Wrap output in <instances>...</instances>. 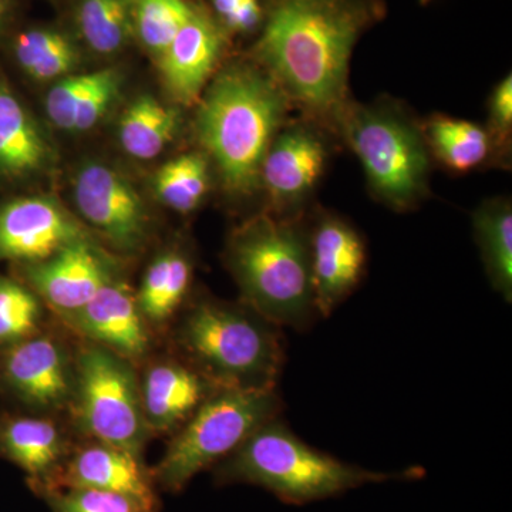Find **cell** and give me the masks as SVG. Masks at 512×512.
Wrapping results in <instances>:
<instances>
[{
  "instance_id": "1",
  "label": "cell",
  "mask_w": 512,
  "mask_h": 512,
  "mask_svg": "<svg viewBox=\"0 0 512 512\" xmlns=\"http://www.w3.org/2000/svg\"><path fill=\"white\" fill-rule=\"evenodd\" d=\"M366 10L359 0H281L269 13L256 56L289 100L339 117Z\"/></svg>"
},
{
  "instance_id": "2",
  "label": "cell",
  "mask_w": 512,
  "mask_h": 512,
  "mask_svg": "<svg viewBox=\"0 0 512 512\" xmlns=\"http://www.w3.org/2000/svg\"><path fill=\"white\" fill-rule=\"evenodd\" d=\"M286 94L248 66L225 70L201 101L197 134L232 195L261 185V167L286 114Z\"/></svg>"
},
{
  "instance_id": "3",
  "label": "cell",
  "mask_w": 512,
  "mask_h": 512,
  "mask_svg": "<svg viewBox=\"0 0 512 512\" xmlns=\"http://www.w3.org/2000/svg\"><path fill=\"white\" fill-rule=\"evenodd\" d=\"M423 474L420 468L379 473L343 463L306 444L278 417L259 427L214 467L217 484L258 485L293 505L326 500L367 484L414 480Z\"/></svg>"
},
{
  "instance_id": "4",
  "label": "cell",
  "mask_w": 512,
  "mask_h": 512,
  "mask_svg": "<svg viewBox=\"0 0 512 512\" xmlns=\"http://www.w3.org/2000/svg\"><path fill=\"white\" fill-rule=\"evenodd\" d=\"M227 264L245 305L276 326L305 330L318 315L308 235L291 220L259 215L232 232Z\"/></svg>"
},
{
  "instance_id": "5",
  "label": "cell",
  "mask_w": 512,
  "mask_h": 512,
  "mask_svg": "<svg viewBox=\"0 0 512 512\" xmlns=\"http://www.w3.org/2000/svg\"><path fill=\"white\" fill-rule=\"evenodd\" d=\"M175 340L185 362L218 389H276L284 367L281 329L245 303H194Z\"/></svg>"
},
{
  "instance_id": "6",
  "label": "cell",
  "mask_w": 512,
  "mask_h": 512,
  "mask_svg": "<svg viewBox=\"0 0 512 512\" xmlns=\"http://www.w3.org/2000/svg\"><path fill=\"white\" fill-rule=\"evenodd\" d=\"M281 410L276 389L215 390L171 439L151 470L154 483L168 493H180L192 478L217 466Z\"/></svg>"
},
{
  "instance_id": "7",
  "label": "cell",
  "mask_w": 512,
  "mask_h": 512,
  "mask_svg": "<svg viewBox=\"0 0 512 512\" xmlns=\"http://www.w3.org/2000/svg\"><path fill=\"white\" fill-rule=\"evenodd\" d=\"M338 119L379 200L394 210L419 202L427 188L429 156L412 121L386 107H345Z\"/></svg>"
},
{
  "instance_id": "8",
  "label": "cell",
  "mask_w": 512,
  "mask_h": 512,
  "mask_svg": "<svg viewBox=\"0 0 512 512\" xmlns=\"http://www.w3.org/2000/svg\"><path fill=\"white\" fill-rule=\"evenodd\" d=\"M77 421L94 441L141 456L148 430L133 363L89 343L74 357L72 397Z\"/></svg>"
},
{
  "instance_id": "9",
  "label": "cell",
  "mask_w": 512,
  "mask_h": 512,
  "mask_svg": "<svg viewBox=\"0 0 512 512\" xmlns=\"http://www.w3.org/2000/svg\"><path fill=\"white\" fill-rule=\"evenodd\" d=\"M0 387L30 409L56 412L72 404L74 359L59 339L36 333L0 350Z\"/></svg>"
},
{
  "instance_id": "10",
  "label": "cell",
  "mask_w": 512,
  "mask_h": 512,
  "mask_svg": "<svg viewBox=\"0 0 512 512\" xmlns=\"http://www.w3.org/2000/svg\"><path fill=\"white\" fill-rule=\"evenodd\" d=\"M74 200L84 220L124 254L146 244L148 222L140 195L123 175L103 164H89L74 183Z\"/></svg>"
},
{
  "instance_id": "11",
  "label": "cell",
  "mask_w": 512,
  "mask_h": 512,
  "mask_svg": "<svg viewBox=\"0 0 512 512\" xmlns=\"http://www.w3.org/2000/svg\"><path fill=\"white\" fill-rule=\"evenodd\" d=\"M87 239L80 225L42 197L15 198L0 207V259L36 264Z\"/></svg>"
},
{
  "instance_id": "12",
  "label": "cell",
  "mask_w": 512,
  "mask_h": 512,
  "mask_svg": "<svg viewBox=\"0 0 512 512\" xmlns=\"http://www.w3.org/2000/svg\"><path fill=\"white\" fill-rule=\"evenodd\" d=\"M90 343L140 362L151 346L150 326L138 308L137 296L123 282L111 279L80 311L62 318Z\"/></svg>"
},
{
  "instance_id": "13",
  "label": "cell",
  "mask_w": 512,
  "mask_h": 512,
  "mask_svg": "<svg viewBox=\"0 0 512 512\" xmlns=\"http://www.w3.org/2000/svg\"><path fill=\"white\" fill-rule=\"evenodd\" d=\"M308 239L315 308L326 318L359 284L366 265L365 244L355 228L335 217L322 218Z\"/></svg>"
},
{
  "instance_id": "14",
  "label": "cell",
  "mask_w": 512,
  "mask_h": 512,
  "mask_svg": "<svg viewBox=\"0 0 512 512\" xmlns=\"http://www.w3.org/2000/svg\"><path fill=\"white\" fill-rule=\"evenodd\" d=\"M59 487L110 491L134 498L151 512L160 511L157 485L141 457L100 441L93 440L69 454L50 488Z\"/></svg>"
},
{
  "instance_id": "15",
  "label": "cell",
  "mask_w": 512,
  "mask_h": 512,
  "mask_svg": "<svg viewBox=\"0 0 512 512\" xmlns=\"http://www.w3.org/2000/svg\"><path fill=\"white\" fill-rule=\"evenodd\" d=\"M23 272L32 291L60 318L80 311L113 279L109 266L89 239L67 245L45 261L25 264Z\"/></svg>"
},
{
  "instance_id": "16",
  "label": "cell",
  "mask_w": 512,
  "mask_h": 512,
  "mask_svg": "<svg viewBox=\"0 0 512 512\" xmlns=\"http://www.w3.org/2000/svg\"><path fill=\"white\" fill-rule=\"evenodd\" d=\"M217 389L185 360H158L147 367L140 382L148 430L167 433L180 429Z\"/></svg>"
},
{
  "instance_id": "17",
  "label": "cell",
  "mask_w": 512,
  "mask_h": 512,
  "mask_svg": "<svg viewBox=\"0 0 512 512\" xmlns=\"http://www.w3.org/2000/svg\"><path fill=\"white\" fill-rule=\"evenodd\" d=\"M326 147L318 134L293 127L272 141L261 167V185L276 207H292L318 183Z\"/></svg>"
},
{
  "instance_id": "18",
  "label": "cell",
  "mask_w": 512,
  "mask_h": 512,
  "mask_svg": "<svg viewBox=\"0 0 512 512\" xmlns=\"http://www.w3.org/2000/svg\"><path fill=\"white\" fill-rule=\"evenodd\" d=\"M224 47L217 23L195 9L173 42L161 53L160 67L165 86L180 103L200 97Z\"/></svg>"
},
{
  "instance_id": "19",
  "label": "cell",
  "mask_w": 512,
  "mask_h": 512,
  "mask_svg": "<svg viewBox=\"0 0 512 512\" xmlns=\"http://www.w3.org/2000/svg\"><path fill=\"white\" fill-rule=\"evenodd\" d=\"M69 454L66 436L49 417L6 416L0 420V456L25 471L36 493L52 487Z\"/></svg>"
},
{
  "instance_id": "20",
  "label": "cell",
  "mask_w": 512,
  "mask_h": 512,
  "mask_svg": "<svg viewBox=\"0 0 512 512\" xmlns=\"http://www.w3.org/2000/svg\"><path fill=\"white\" fill-rule=\"evenodd\" d=\"M49 147L12 87L0 79V178L9 183L42 171Z\"/></svg>"
},
{
  "instance_id": "21",
  "label": "cell",
  "mask_w": 512,
  "mask_h": 512,
  "mask_svg": "<svg viewBox=\"0 0 512 512\" xmlns=\"http://www.w3.org/2000/svg\"><path fill=\"white\" fill-rule=\"evenodd\" d=\"M191 276V261L181 252H167L148 266L136 295L148 326H163L173 318L190 289Z\"/></svg>"
},
{
  "instance_id": "22",
  "label": "cell",
  "mask_w": 512,
  "mask_h": 512,
  "mask_svg": "<svg viewBox=\"0 0 512 512\" xmlns=\"http://www.w3.org/2000/svg\"><path fill=\"white\" fill-rule=\"evenodd\" d=\"M474 231L488 278L495 291L511 302L512 211L510 202H485L474 214Z\"/></svg>"
},
{
  "instance_id": "23",
  "label": "cell",
  "mask_w": 512,
  "mask_h": 512,
  "mask_svg": "<svg viewBox=\"0 0 512 512\" xmlns=\"http://www.w3.org/2000/svg\"><path fill=\"white\" fill-rule=\"evenodd\" d=\"M178 114L151 96H141L124 111L120 120V143L138 160L157 157L173 140Z\"/></svg>"
},
{
  "instance_id": "24",
  "label": "cell",
  "mask_w": 512,
  "mask_h": 512,
  "mask_svg": "<svg viewBox=\"0 0 512 512\" xmlns=\"http://www.w3.org/2000/svg\"><path fill=\"white\" fill-rule=\"evenodd\" d=\"M12 53L20 69L40 82L67 76L79 59L72 40L49 28L22 30L13 37Z\"/></svg>"
},
{
  "instance_id": "25",
  "label": "cell",
  "mask_w": 512,
  "mask_h": 512,
  "mask_svg": "<svg viewBox=\"0 0 512 512\" xmlns=\"http://www.w3.org/2000/svg\"><path fill=\"white\" fill-rule=\"evenodd\" d=\"M76 25L93 52L103 56L119 53L134 35L131 0H79Z\"/></svg>"
},
{
  "instance_id": "26",
  "label": "cell",
  "mask_w": 512,
  "mask_h": 512,
  "mask_svg": "<svg viewBox=\"0 0 512 512\" xmlns=\"http://www.w3.org/2000/svg\"><path fill=\"white\" fill-rule=\"evenodd\" d=\"M427 140L436 156L456 171L477 167L490 151L487 131L470 121L436 117L427 128Z\"/></svg>"
},
{
  "instance_id": "27",
  "label": "cell",
  "mask_w": 512,
  "mask_h": 512,
  "mask_svg": "<svg viewBox=\"0 0 512 512\" xmlns=\"http://www.w3.org/2000/svg\"><path fill=\"white\" fill-rule=\"evenodd\" d=\"M208 165L201 154H184L160 168L156 190L167 207L187 214L194 211L208 191Z\"/></svg>"
},
{
  "instance_id": "28",
  "label": "cell",
  "mask_w": 512,
  "mask_h": 512,
  "mask_svg": "<svg viewBox=\"0 0 512 512\" xmlns=\"http://www.w3.org/2000/svg\"><path fill=\"white\" fill-rule=\"evenodd\" d=\"M192 12L185 0H131L134 35L148 52L160 56Z\"/></svg>"
},
{
  "instance_id": "29",
  "label": "cell",
  "mask_w": 512,
  "mask_h": 512,
  "mask_svg": "<svg viewBox=\"0 0 512 512\" xmlns=\"http://www.w3.org/2000/svg\"><path fill=\"white\" fill-rule=\"evenodd\" d=\"M42 303L28 286L0 276V350L40 332Z\"/></svg>"
},
{
  "instance_id": "30",
  "label": "cell",
  "mask_w": 512,
  "mask_h": 512,
  "mask_svg": "<svg viewBox=\"0 0 512 512\" xmlns=\"http://www.w3.org/2000/svg\"><path fill=\"white\" fill-rule=\"evenodd\" d=\"M42 495L53 512H151L134 498L94 488H50Z\"/></svg>"
},
{
  "instance_id": "31",
  "label": "cell",
  "mask_w": 512,
  "mask_h": 512,
  "mask_svg": "<svg viewBox=\"0 0 512 512\" xmlns=\"http://www.w3.org/2000/svg\"><path fill=\"white\" fill-rule=\"evenodd\" d=\"M120 84L119 70L104 69L93 72L92 82L77 106L73 131H87L97 126L119 94Z\"/></svg>"
},
{
  "instance_id": "32",
  "label": "cell",
  "mask_w": 512,
  "mask_h": 512,
  "mask_svg": "<svg viewBox=\"0 0 512 512\" xmlns=\"http://www.w3.org/2000/svg\"><path fill=\"white\" fill-rule=\"evenodd\" d=\"M92 73L64 77L46 97V111L55 126L73 131L74 116L84 92L92 82Z\"/></svg>"
},
{
  "instance_id": "33",
  "label": "cell",
  "mask_w": 512,
  "mask_h": 512,
  "mask_svg": "<svg viewBox=\"0 0 512 512\" xmlns=\"http://www.w3.org/2000/svg\"><path fill=\"white\" fill-rule=\"evenodd\" d=\"M491 127L494 133L505 138L510 133L512 123V80L505 77L503 82L495 87L490 101Z\"/></svg>"
},
{
  "instance_id": "34",
  "label": "cell",
  "mask_w": 512,
  "mask_h": 512,
  "mask_svg": "<svg viewBox=\"0 0 512 512\" xmlns=\"http://www.w3.org/2000/svg\"><path fill=\"white\" fill-rule=\"evenodd\" d=\"M262 19V9L258 0H245L235 12H232L224 25L232 32H251L259 25Z\"/></svg>"
},
{
  "instance_id": "35",
  "label": "cell",
  "mask_w": 512,
  "mask_h": 512,
  "mask_svg": "<svg viewBox=\"0 0 512 512\" xmlns=\"http://www.w3.org/2000/svg\"><path fill=\"white\" fill-rule=\"evenodd\" d=\"M244 2L245 0H212L215 12L218 13L222 22H224V20L227 19L232 12H235V10H237Z\"/></svg>"
},
{
  "instance_id": "36",
  "label": "cell",
  "mask_w": 512,
  "mask_h": 512,
  "mask_svg": "<svg viewBox=\"0 0 512 512\" xmlns=\"http://www.w3.org/2000/svg\"><path fill=\"white\" fill-rule=\"evenodd\" d=\"M13 12L12 0H0V33L8 26Z\"/></svg>"
}]
</instances>
